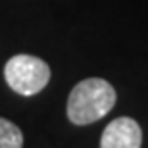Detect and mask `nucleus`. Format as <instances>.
<instances>
[{
    "instance_id": "obj_1",
    "label": "nucleus",
    "mask_w": 148,
    "mask_h": 148,
    "mask_svg": "<svg viewBox=\"0 0 148 148\" xmlns=\"http://www.w3.org/2000/svg\"><path fill=\"white\" fill-rule=\"evenodd\" d=\"M117 94L106 79L88 77L71 88L67 96V119L73 125H90L110 114Z\"/></svg>"
},
{
    "instance_id": "obj_2",
    "label": "nucleus",
    "mask_w": 148,
    "mask_h": 148,
    "mask_svg": "<svg viewBox=\"0 0 148 148\" xmlns=\"http://www.w3.org/2000/svg\"><path fill=\"white\" fill-rule=\"evenodd\" d=\"M4 79L14 92L21 96H35L50 81L48 64L31 54H16L6 62Z\"/></svg>"
},
{
    "instance_id": "obj_3",
    "label": "nucleus",
    "mask_w": 148,
    "mask_h": 148,
    "mask_svg": "<svg viewBox=\"0 0 148 148\" xmlns=\"http://www.w3.org/2000/svg\"><path fill=\"white\" fill-rule=\"evenodd\" d=\"M143 129L133 117L112 119L100 137V148H140Z\"/></svg>"
},
{
    "instance_id": "obj_4",
    "label": "nucleus",
    "mask_w": 148,
    "mask_h": 148,
    "mask_svg": "<svg viewBox=\"0 0 148 148\" xmlns=\"http://www.w3.org/2000/svg\"><path fill=\"white\" fill-rule=\"evenodd\" d=\"M0 148H23L21 129L6 117H0Z\"/></svg>"
}]
</instances>
